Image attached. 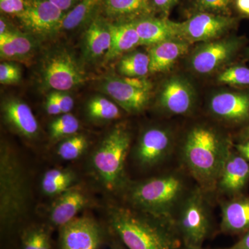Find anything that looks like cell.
I'll use <instances>...</instances> for the list:
<instances>
[{
    "instance_id": "obj_19",
    "label": "cell",
    "mask_w": 249,
    "mask_h": 249,
    "mask_svg": "<svg viewBox=\"0 0 249 249\" xmlns=\"http://www.w3.org/2000/svg\"><path fill=\"white\" fill-rule=\"evenodd\" d=\"M138 33L141 45H154L178 37L176 22L168 18L147 16L132 22Z\"/></svg>"
},
{
    "instance_id": "obj_34",
    "label": "cell",
    "mask_w": 249,
    "mask_h": 249,
    "mask_svg": "<svg viewBox=\"0 0 249 249\" xmlns=\"http://www.w3.org/2000/svg\"><path fill=\"white\" fill-rule=\"evenodd\" d=\"M73 182V180H58L43 177L42 188L44 193L47 196H56L62 194L67 190L70 189Z\"/></svg>"
},
{
    "instance_id": "obj_20",
    "label": "cell",
    "mask_w": 249,
    "mask_h": 249,
    "mask_svg": "<svg viewBox=\"0 0 249 249\" xmlns=\"http://www.w3.org/2000/svg\"><path fill=\"white\" fill-rule=\"evenodd\" d=\"M189 45L186 41L177 37L152 45L148 53L150 73L168 71L177 60L188 53Z\"/></svg>"
},
{
    "instance_id": "obj_1",
    "label": "cell",
    "mask_w": 249,
    "mask_h": 249,
    "mask_svg": "<svg viewBox=\"0 0 249 249\" xmlns=\"http://www.w3.org/2000/svg\"><path fill=\"white\" fill-rule=\"evenodd\" d=\"M231 142L207 124L191 127L183 138L180 157L186 170L204 191L217 186L224 163L232 151Z\"/></svg>"
},
{
    "instance_id": "obj_43",
    "label": "cell",
    "mask_w": 249,
    "mask_h": 249,
    "mask_svg": "<svg viewBox=\"0 0 249 249\" xmlns=\"http://www.w3.org/2000/svg\"><path fill=\"white\" fill-rule=\"evenodd\" d=\"M227 249H249V231L244 233L240 240Z\"/></svg>"
},
{
    "instance_id": "obj_8",
    "label": "cell",
    "mask_w": 249,
    "mask_h": 249,
    "mask_svg": "<svg viewBox=\"0 0 249 249\" xmlns=\"http://www.w3.org/2000/svg\"><path fill=\"white\" fill-rule=\"evenodd\" d=\"M237 19L209 13H196L181 22H176L178 38L188 43L217 40L235 27Z\"/></svg>"
},
{
    "instance_id": "obj_17",
    "label": "cell",
    "mask_w": 249,
    "mask_h": 249,
    "mask_svg": "<svg viewBox=\"0 0 249 249\" xmlns=\"http://www.w3.org/2000/svg\"><path fill=\"white\" fill-rule=\"evenodd\" d=\"M101 15L111 22H133L155 16L150 0H103Z\"/></svg>"
},
{
    "instance_id": "obj_31",
    "label": "cell",
    "mask_w": 249,
    "mask_h": 249,
    "mask_svg": "<svg viewBox=\"0 0 249 249\" xmlns=\"http://www.w3.org/2000/svg\"><path fill=\"white\" fill-rule=\"evenodd\" d=\"M88 145V139L86 137L80 134H74L60 144L58 148V155L64 160H75L83 155Z\"/></svg>"
},
{
    "instance_id": "obj_36",
    "label": "cell",
    "mask_w": 249,
    "mask_h": 249,
    "mask_svg": "<svg viewBox=\"0 0 249 249\" xmlns=\"http://www.w3.org/2000/svg\"><path fill=\"white\" fill-rule=\"evenodd\" d=\"M25 9V0H0L1 14L16 17Z\"/></svg>"
},
{
    "instance_id": "obj_46",
    "label": "cell",
    "mask_w": 249,
    "mask_h": 249,
    "mask_svg": "<svg viewBox=\"0 0 249 249\" xmlns=\"http://www.w3.org/2000/svg\"><path fill=\"white\" fill-rule=\"evenodd\" d=\"M181 249H204L201 247H183V248H181Z\"/></svg>"
},
{
    "instance_id": "obj_2",
    "label": "cell",
    "mask_w": 249,
    "mask_h": 249,
    "mask_svg": "<svg viewBox=\"0 0 249 249\" xmlns=\"http://www.w3.org/2000/svg\"><path fill=\"white\" fill-rule=\"evenodd\" d=\"M109 215L111 229L128 249H181L173 221L124 206L111 208Z\"/></svg>"
},
{
    "instance_id": "obj_32",
    "label": "cell",
    "mask_w": 249,
    "mask_h": 249,
    "mask_svg": "<svg viewBox=\"0 0 249 249\" xmlns=\"http://www.w3.org/2000/svg\"><path fill=\"white\" fill-rule=\"evenodd\" d=\"M22 249H51L49 231L43 227L29 229L23 235Z\"/></svg>"
},
{
    "instance_id": "obj_30",
    "label": "cell",
    "mask_w": 249,
    "mask_h": 249,
    "mask_svg": "<svg viewBox=\"0 0 249 249\" xmlns=\"http://www.w3.org/2000/svg\"><path fill=\"white\" fill-rule=\"evenodd\" d=\"M79 127V121L73 114H64L51 124L49 127L51 138L58 139L71 137L78 132Z\"/></svg>"
},
{
    "instance_id": "obj_42",
    "label": "cell",
    "mask_w": 249,
    "mask_h": 249,
    "mask_svg": "<svg viewBox=\"0 0 249 249\" xmlns=\"http://www.w3.org/2000/svg\"><path fill=\"white\" fill-rule=\"evenodd\" d=\"M234 147L236 151L249 162V140L235 144Z\"/></svg>"
},
{
    "instance_id": "obj_5",
    "label": "cell",
    "mask_w": 249,
    "mask_h": 249,
    "mask_svg": "<svg viewBox=\"0 0 249 249\" xmlns=\"http://www.w3.org/2000/svg\"><path fill=\"white\" fill-rule=\"evenodd\" d=\"M206 192L191 188L178 206L174 224L183 246L201 247L212 229V214Z\"/></svg>"
},
{
    "instance_id": "obj_24",
    "label": "cell",
    "mask_w": 249,
    "mask_h": 249,
    "mask_svg": "<svg viewBox=\"0 0 249 249\" xmlns=\"http://www.w3.org/2000/svg\"><path fill=\"white\" fill-rule=\"evenodd\" d=\"M109 27L111 33V45L105 56L106 62L110 61L141 45L138 33L132 22H109Z\"/></svg>"
},
{
    "instance_id": "obj_28",
    "label": "cell",
    "mask_w": 249,
    "mask_h": 249,
    "mask_svg": "<svg viewBox=\"0 0 249 249\" xmlns=\"http://www.w3.org/2000/svg\"><path fill=\"white\" fill-rule=\"evenodd\" d=\"M88 112L90 117L98 120H113L121 116V111L115 103L101 96L90 100Z\"/></svg>"
},
{
    "instance_id": "obj_4",
    "label": "cell",
    "mask_w": 249,
    "mask_h": 249,
    "mask_svg": "<svg viewBox=\"0 0 249 249\" xmlns=\"http://www.w3.org/2000/svg\"><path fill=\"white\" fill-rule=\"evenodd\" d=\"M29 192L25 175L17 157L1 145L0 153V218L1 227L19 220L27 209Z\"/></svg>"
},
{
    "instance_id": "obj_15",
    "label": "cell",
    "mask_w": 249,
    "mask_h": 249,
    "mask_svg": "<svg viewBox=\"0 0 249 249\" xmlns=\"http://www.w3.org/2000/svg\"><path fill=\"white\" fill-rule=\"evenodd\" d=\"M195 103L196 93L193 87L182 77L173 76L162 85L159 103L165 112L184 115L193 111Z\"/></svg>"
},
{
    "instance_id": "obj_21",
    "label": "cell",
    "mask_w": 249,
    "mask_h": 249,
    "mask_svg": "<svg viewBox=\"0 0 249 249\" xmlns=\"http://www.w3.org/2000/svg\"><path fill=\"white\" fill-rule=\"evenodd\" d=\"M221 229L230 234L249 231V196L241 195L222 203Z\"/></svg>"
},
{
    "instance_id": "obj_23",
    "label": "cell",
    "mask_w": 249,
    "mask_h": 249,
    "mask_svg": "<svg viewBox=\"0 0 249 249\" xmlns=\"http://www.w3.org/2000/svg\"><path fill=\"white\" fill-rule=\"evenodd\" d=\"M88 204L84 193L79 190L70 189L60 195L54 203L50 213L51 222L56 227H61L72 219Z\"/></svg>"
},
{
    "instance_id": "obj_22",
    "label": "cell",
    "mask_w": 249,
    "mask_h": 249,
    "mask_svg": "<svg viewBox=\"0 0 249 249\" xmlns=\"http://www.w3.org/2000/svg\"><path fill=\"white\" fill-rule=\"evenodd\" d=\"M111 45V33L109 22L100 15L86 28L84 35L85 55L95 60L107 53Z\"/></svg>"
},
{
    "instance_id": "obj_33",
    "label": "cell",
    "mask_w": 249,
    "mask_h": 249,
    "mask_svg": "<svg viewBox=\"0 0 249 249\" xmlns=\"http://www.w3.org/2000/svg\"><path fill=\"white\" fill-rule=\"evenodd\" d=\"M218 83L236 87L249 86V68L244 65L229 67L217 77Z\"/></svg>"
},
{
    "instance_id": "obj_38",
    "label": "cell",
    "mask_w": 249,
    "mask_h": 249,
    "mask_svg": "<svg viewBox=\"0 0 249 249\" xmlns=\"http://www.w3.org/2000/svg\"><path fill=\"white\" fill-rule=\"evenodd\" d=\"M51 93L58 103L62 114H67L72 110L74 106V101L71 96L65 93V91H53Z\"/></svg>"
},
{
    "instance_id": "obj_9",
    "label": "cell",
    "mask_w": 249,
    "mask_h": 249,
    "mask_svg": "<svg viewBox=\"0 0 249 249\" xmlns=\"http://www.w3.org/2000/svg\"><path fill=\"white\" fill-rule=\"evenodd\" d=\"M42 73L46 86L54 91H67L85 81L84 72L76 59L64 49L49 54L42 65Z\"/></svg>"
},
{
    "instance_id": "obj_35",
    "label": "cell",
    "mask_w": 249,
    "mask_h": 249,
    "mask_svg": "<svg viewBox=\"0 0 249 249\" xmlns=\"http://www.w3.org/2000/svg\"><path fill=\"white\" fill-rule=\"evenodd\" d=\"M20 79V69L17 65L9 62H3L0 65V82L1 84H14Z\"/></svg>"
},
{
    "instance_id": "obj_47",
    "label": "cell",
    "mask_w": 249,
    "mask_h": 249,
    "mask_svg": "<svg viewBox=\"0 0 249 249\" xmlns=\"http://www.w3.org/2000/svg\"><path fill=\"white\" fill-rule=\"evenodd\" d=\"M247 55H248V56L249 57V48L248 49H247Z\"/></svg>"
},
{
    "instance_id": "obj_39",
    "label": "cell",
    "mask_w": 249,
    "mask_h": 249,
    "mask_svg": "<svg viewBox=\"0 0 249 249\" xmlns=\"http://www.w3.org/2000/svg\"><path fill=\"white\" fill-rule=\"evenodd\" d=\"M64 13L70 11L81 0H48Z\"/></svg>"
},
{
    "instance_id": "obj_26",
    "label": "cell",
    "mask_w": 249,
    "mask_h": 249,
    "mask_svg": "<svg viewBox=\"0 0 249 249\" xmlns=\"http://www.w3.org/2000/svg\"><path fill=\"white\" fill-rule=\"evenodd\" d=\"M35 42L30 34L13 29L0 34V55L6 60L27 58L34 52Z\"/></svg>"
},
{
    "instance_id": "obj_12",
    "label": "cell",
    "mask_w": 249,
    "mask_h": 249,
    "mask_svg": "<svg viewBox=\"0 0 249 249\" xmlns=\"http://www.w3.org/2000/svg\"><path fill=\"white\" fill-rule=\"evenodd\" d=\"M175 140L170 129L152 127L142 132L134 149V158L139 166L152 168L163 163L173 152Z\"/></svg>"
},
{
    "instance_id": "obj_25",
    "label": "cell",
    "mask_w": 249,
    "mask_h": 249,
    "mask_svg": "<svg viewBox=\"0 0 249 249\" xmlns=\"http://www.w3.org/2000/svg\"><path fill=\"white\" fill-rule=\"evenodd\" d=\"M103 0H81L73 9L64 14L60 31H72L88 27L102 14Z\"/></svg>"
},
{
    "instance_id": "obj_10",
    "label": "cell",
    "mask_w": 249,
    "mask_h": 249,
    "mask_svg": "<svg viewBox=\"0 0 249 249\" xmlns=\"http://www.w3.org/2000/svg\"><path fill=\"white\" fill-rule=\"evenodd\" d=\"M242 37H228L203 42L191 54L190 66L199 74H210L230 62L243 47Z\"/></svg>"
},
{
    "instance_id": "obj_18",
    "label": "cell",
    "mask_w": 249,
    "mask_h": 249,
    "mask_svg": "<svg viewBox=\"0 0 249 249\" xmlns=\"http://www.w3.org/2000/svg\"><path fill=\"white\" fill-rule=\"evenodd\" d=\"M2 113L6 122L23 137L31 139L38 134V123L27 103L10 98L3 103Z\"/></svg>"
},
{
    "instance_id": "obj_27",
    "label": "cell",
    "mask_w": 249,
    "mask_h": 249,
    "mask_svg": "<svg viewBox=\"0 0 249 249\" xmlns=\"http://www.w3.org/2000/svg\"><path fill=\"white\" fill-rule=\"evenodd\" d=\"M117 68L124 77H145L150 72L149 54L142 52L127 54L121 58Z\"/></svg>"
},
{
    "instance_id": "obj_44",
    "label": "cell",
    "mask_w": 249,
    "mask_h": 249,
    "mask_svg": "<svg viewBox=\"0 0 249 249\" xmlns=\"http://www.w3.org/2000/svg\"><path fill=\"white\" fill-rule=\"evenodd\" d=\"M239 139H240V142L249 140V124L245 126L241 131L240 135H239Z\"/></svg>"
},
{
    "instance_id": "obj_45",
    "label": "cell",
    "mask_w": 249,
    "mask_h": 249,
    "mask_svg": "<svg viewBox=\"0 0 249 249\" xmlns=\"http://www.w3.org/2000/svg\"><path fill=\"white\" fill-rule=\"evenodd\" d=\"M111 249H124V247L122 245L119 243H114L112 245Z\"/></svg>"
},
{
    "instance_id": "obj_41",
    "label": "cell",
    "mask_w": 249,
    "mask_h": 249,
    "mask_svg": "<svg viewBox=\"0 0 249 249\" xmlns=\"http://www.w3.org/2000/svg\"><path fill=\"white\" fill-rule=\"evenodd\" d=\"M235 8L241 16L249 18V0H235Z\"/></svg>"
},
{
    "instance_id": "obj_3",
    "label": "cell",
    "mask_w": 249,
    "mask_h": 249,
    "mask_svg": "<svg viewBox=\"0 0 249 249\" xmlns=\"http://www.w3.org/2000/svg\"><path fill=\"white\" fill-rule=\"evenodd\" d=\"M191 188L181 172H170L131 187L129 200L134 209L174 222L178 206Z\"/></svg>"
},
{
    "instance_id": "obj_11",
    "label": "cell",
    "mask_w": 249,
    "mask_h": 249,
    "mask_svg": "<svg viewBox=\"0 0 249 249\" xmlns=\"http://www.w3.org/2000/svg\"><path fill=\"white\" fill-rule=\"evenodd\" d=\"M64 14L48 0H25V9L16 18L30 35L47 36L60 31Z\"/></svg>"
},
{
    "instance_id": "obj_7",
    "label": "cell",
    "mask_w": 249,
    "mask_h": 249,
    "mask_svg": "<svg viewBox=\"0 0 249 249\" xmlns=\"http://www.w3.org/2000/svg\"><path fill=\"white\" fill-rule=\"evenodd\" d=\"M151 83L145 77L110 76L103 83V89L120 107L137 113L147 107L151 98Z\"/></svg>"
},
{
    "instance_id": "obj_6",
    "label": "cell",
    "mask_w": 249,
    "mask_h": 249,
    "mask_svg": "<svg viewBox=\"0 0 249 249\" xmlns=\"http://www.w3.org/2000/svg\"><path fill=\"white\" fill-rule=\"evenodd\" d=\"M130 144V134L119 126L105 137L93 154V168L107 189L114 191L124 183V163Z\"/></svg>"
},
{
    "instance_id": "obj_29",
    "label": "cell",
    "mask_w": 249,
    "mask_h": 249,
    "mask_svg": "<svg viewBox=\"0 0 249 249\" xmlns=\"http://www.w3.org/2000/svg\"><path fill=\"white\" fill-rule=\"evenodd\" d=\"M193 14L209 13L224 16H232L235 0H191Z\"/></svg>"
},
{
    "instance_id": "obj_16",
    "label": "cell",
    "mask_w": 249,
    "mask_h": 249,
    "mask_svg": "<svg viewBox=\"0 0 249 249\" xmlns=\"http://www.w3.org/2000/svg\"><path fill=\"white\" fill-rule=\"evenodd\" d=\"M249 183V162L237 151L232 150L218 178V191L224 195L233 196L243 195Z\"/></svg>"
},
{
    "instance_id": "obj_13",
    "label": "cell",
    "mask_w": 249,
    "mask_h": 249,
    "mask_svg": "<svg viewBox=\"0 0 249 249\" xmlns=\"http://www.w3.org/2000/svg\"><path fill=\"white\" fill-rule=\"evenodd\" d=\"M103 240L102 229L94 219L76 217L60 228L59 249H98Z\"/></svg>"
},
{
    "instance_id": "obj_40",
    "label": "cell",
    "mask_w": 249,
    "mask_h": 249,
    "mask_svg": "<svg viewBox=\"0 0 249 249\" xmlns=\"http://www.w3.org/2000/svg\"><path fill=\"white\" fill-rule=\"evenodd\" d=\"M46 111L50 115H58L62 114L61 109L54 99L52 93L49 95L45 103Z\"/></svg>"
},
{
    "instance_id": "obj_14",
    "label": "cell",
    "mask_w": 249,
    "mask_h": 249,
    "mask_svg": "<svg viewBox=\"0 0 249 249\" xmlns=\"http://www.w3.org/2000/svg\"><path fill=\"white\" fill-rule=\"evenodd\" d=\"M213 116L228 124H249V92L223 91L214 94L209 102ZM246 125V126H247Z\"/></svg>"
},
{
    "instance_id": "obj_37",
    "label": "cell",
    "mask_w": 249,
    "mask_h": 249,
    "mask_svg": "<svg viewBox=\"0 0 249 249\" xmlns=\"http://www.w3.org/2000/svg\"><path fill=\"white\" fill-rule=\"evenodd\" d=\"M179 0H150L154 14H160L161 17L168 18L170 11Z\"/></svg>"
}]
</instances>
